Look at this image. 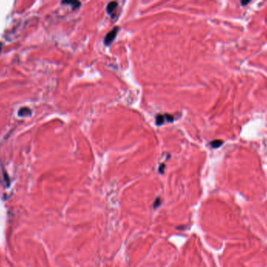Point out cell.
<instances>
[{
	"mask_svg": "<svg viewBox=\"0 0 267 267\" xmlns=\"http://www.w3.org/2000/svg\"><path fill=\"white\" fill-rule=\"evenodd\" d=\"M63 3L71 5V6H73V9H74V10L79 8L80 6H81V2H78V1H63Z\"/></svg>",
	"mask_w": 267,
	"mask_h": 267,
	"instance_id": "4",
	"label": "cell"
},
{
	"mask_svg": "<svg viewBox=\"0 0 267 267\" xmlns=\"http://www.w3.org/2000/svg\"><path fill=\"white\" fill-rule=\"evenodd\" d=\"M118 6V3L116 2H109L107 4V6H106V11L109 14L111 15L114 12V10L116 9Z\"/></svg>",
	"mask_w": 267,
	"mask_h": 267,
	"instance_id": "3",
	"label": "cell"
},
{
	"mask_svg": "<svg viewBox=\"0 0 267 267\" xmlns=\"http://www.w3.org/2000/svg\"><path fill=\"white\" fill-rule=\"evenodd\" d=\"M165 165L164 164H162L161 165H160V167H159V172L160 173H163V170H164V168H165Z\"/></svg>",
	"mask_w": 267,
	"mask_h": 267,
	"instance_id": "7",
	"label": "cell"
},
{
	"mask_svg": "<svg viewBox=\"0 0 267 267\" xmlns=\"http://www.w3.org/2000/svg\"><path fill=\"white\" fill-rule=\"evenodd\" d=\"M118 31H119V28L118 27H115L109 33L106 34L105 39H104V43H105V46H109V45H110L113 42V40L115 39L116 37Z\"/></svg>",
	"mask_w": 267,
	"mask_h": 267,
	"instance_id": "1",
	"label": "cell"
},
{
	"mask_svg": "<svg viewBox=\"0 0 267 267\" xmlns=\"http://www.w3.org/2000/svg\"><path fill=\"white\" fill-rule=\"evenodd\" d=\"M166 121H169V122H172L174 121V117L168 114H158L156 116V123L157 126H162V124H164V122Z\"/></svg>",
	"mask_w": 267,
	"mask_h": 267,
	"instance_id": "2",
	"label": "cell"
},
{
	"mask_svg": "<svg viewBox=\"0 0 267 267\" xmlns=\"http://www.w3.org/2000/svg\"><path fill=\"white\" fill-rule=\"evenodd\" d=\"M247 3H248V1H247V2H241V4H242V5H245V4H247Z\"/></svg>",
	"mask_w": 267,
	"mask_h": 267,
	"instance_id": "8",
	"label": "cell"
},
{
	"mask_svg": "<svg viewBox=\"0 0 267 267\" xmlns=\"http://www.w3.org/2000/svg\"><path fill=\"white\" fill-rule=\"evenodd\" d=\"M160 204H161V199H160V197H157L156 200H155V202H154V209H156L157 207L159 206Z\"/></svg>",
	"mask_w": 267,
	"mask_h": 267,
	"instance_id": "6",
	"label": "cell"
},
{
	"mask_svg": "<svg viewBox=\"0 0 267 267\" xmlns=\"http://www.w3.org/2000/svg\"><path fill=\"white\" fill-rule=\"evenodd\" d=\"M210 144L213 148H218V147H220V146L222 144V140H213V141L211 142Z\"/></svg>",
	"mask_w": 267,
	"mask_h": 267,
	"instance_id": "5",
	"label": "cell"
}]
</instances>
